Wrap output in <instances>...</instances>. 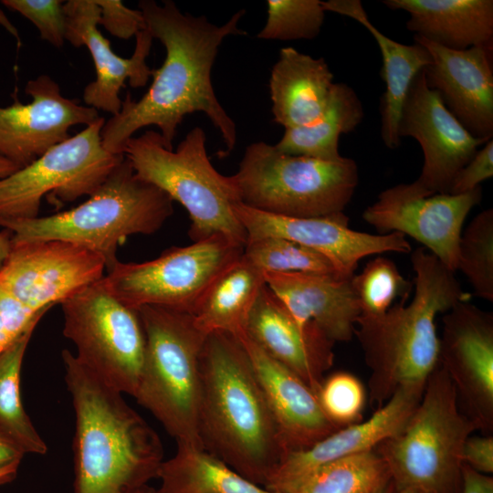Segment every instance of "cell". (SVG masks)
<instances>
[{
    "label": "cell",
    "instance_id": "obj_28",
    "mask_svg": "<svg viewBox=\"0 0 493 493\" xmlns=\"http://www.w3.org/2000/svg\"><path fill=\"white\" fill-rule=\"evenodd\" d=\"M265 285L263 271L243 254L207 289L194 314L197 326L206 334L223 331L236 336L245 331Z\"/></svg>",
    "mask_w": 493,
    "mask_h": 493
},
{
    "label": "cell",
    "instance_id": "obj_19",
    "mask_svg": "<svg viewBox=\"0 0 493 493\" xmlns=\"http://www.w3.org/2000/svg\"><path fill=\"white\" fill-rule=\"evenodd\" d=\"M425 386H402L364 422L341 427L309 448L288 453L264 488L290 493L324 466L374 450L403 429L418 405Z\"/></svg>",
    "mask_w": 493,
    "mask_h": 493
},
{
    "label": "cell",
    "instance_id": "obj_12",
    "mask_svg": "<svg viewBox=\"0 0 493 493\" xmlns=\"http://www.w3.org/2000/svg\"><path fill=\"white\" fill-rule=\"evenodd\" d=\"M104 123L100 117L29 165L0 179V224L37 217L41 200L48 194L60 203L92 195L125 157L103 147Z\"/></svg>",
    "mask_w": 493,
    "mask_h": 493
},
{
    "label": "cell",
    "instance_id": "obj_18",
    "mask_svg": "<svg viewBox=\"0 0 493 493\" xmlns=\"http://www.w3.org/2000/svg\"><path fill=\"white\" fill-rule=\"evenodd\" d=\"M25 93L31 102L23 104L15 94L13 104L0 107V157L19 169L68 140L71 127L88 126L100 117L96 109L63 96L48 75L28 80Z\"/></svg>",
    "mask_w": 493,
    "mask_h": 493
},
{
    "label": "cell",
    "instance_id": "obj_20",
    "mask_svg": "<svg viewBox=\"0 0 493 493\" xmlns=\"http://www.w3.org/2000/svg\"><path fill=\"white\" fill-rule=\"evenodd\" d=\"M431 62L424 68L426 85L475 138H493V47L449 49L418 36Z\"/></svg>",
    "mask_w": 493,
    "mask_h": 493
},
{
    "label": "cell",
    "instance_id": "obj_36",
    "mask_svg": "<svg viewBox=\"0 0 493 493\" xmlns=\"http://www.w3.org/2000/svg\"><path fill=\"white\" fill-rule=\"evenodd\" d=\"M351 283L361 308V315L380 316L398 297L409 298L412 284L404 279L390 258L377 257L369 261Z\"/></svg>",
    "mask_w": 493,
    "mask_h": 493
},
{
    "label": "cell",
    "instance_id": "obj_35",
    "mask_svg": "<svg viewBox=\"0 0 493 493\" xmlns=\"http://www.w3.org/2000/svg\"><path fill=\"white\" fill-rule=\"evenodd\" d=\"M267 20L257 37L263 40L294 41L317 37L325 19L320 0H268Z\"/></svg>",
    "mask_w": 493,
    "mask_h": 493
},
{
    "label": "cell",
    "instance_id": "obj_3",
    "mask_svg": "<svg viewBox=\"0 0 493 493\" xmlns=\"http://www.w3.org/2000/svg\"><path fill=\"white\" fill-rule=\"evenodd\" d=\"M62 359L75 412L74 493H131L158 477L157 433L76 355L64 350Z\"/></svg>",
    "mask_w": 493,
    "mask_h": 493
},
{
    "label": "cell",
    "instance_id": "obj_33",
    "mask_svg": "<svg viewBox=\"0 0 493 493\" xmlns=\"http://www.w3.org/2000/svg\"><path fill=\"white\" fill-rule=\"evenodd\" d=\"M243 254L263 273L339 275L333 264L325 256L283 237L265 236L249 240L245 245Z\"/></svg>",
    "mask_w": 493,
    "mask_h": 493
},
{
    "label": "cell",
    "instance_id": "obj_11",
    "mask_svg": "<svg viewBox=\"0 0 493 493\" xmlns=\"http://www.w3.org/2000/svg\"><path fill=\"white\" fill-rule=\"evenodd\" d=\"M60 304L63 334L75 344L76 357L105 383L134 397L146 347L138 310L121 302L100 280Z\"/></svg>",
    "mask_w": 493,
    "mask_h": 493
},
{
    "label": "cell",
    "instance_id": "obj_17",
    "mask_svg": "<svg viewBox=\"0 0 493 493\" xmlns=\"http://www.w3.org/2000/svg\"><path fill=\"white\" fill-rule=\"evenodd\" d=\"M234 212L246 230V242L265 236L292 240L325 256L342 277H352L359 261L367 256L412 250L402 233L372 235L351 229L343 212L297 218L264 213L241 203L234 205Z\"/></svg>",
    "mask_w": 493,
    "mask_h": 493
},
{
    "label": "cell",
    "instance_id": "obj_34",
    "mask_svg": "<svg viewBox=\"0 0 493 493\" xmlns=\"http://www.w3.org/2000/svg\"><path fill=\"white\" fill-rule=\"evenodd\" d=\"M457 269L468 278L477 297L493 301V209L469 223L458 245Z\"/></svg>",
    "mask_w": 493,
    "mask_h": 493
},
{
    "label": "cell",
    "instance_id": "obj_40",
    "mask_svg": "<svg viewBox=\"0 0 493 493\" xmlns=\"http://www.w3.org/2000/svg\"><path fill=\"white\" fill-rule=\"evenodd\" d=\"M100 9V25L114 37L130 39L145 29L142 12L124 5L120 0H94Z\"/></svg>",
    "mask_w": 493,
    "mask_h": 493
},
{
    "label": "cell",
    "instance_id": "obj_32",
    "mask_svg": "<svg viewBox=\"0 0 493 493\" xmlns=\"http://www.w3.org/2000/svg\"><path fill=\"white\" fill-rule=\"evenodd\" d=\"M390 478L385 463L372 450L324 466L290 493H372Z\"/></svg>",
    "mask_w": 493,
    "mask_h": 493
},
{
    "label": "cell",
    "instance_id": "obj_27",
    "mask_svg": "<svg viewBox=\"0 0 493 493\" xmlns=\"http://www.w3.org/2000/svg\"><path fill=\"white\" fill-rule=\"evenodd\" d=\"M409 15L406 28L449 49L493 47L492 0H383Z\"/></svg>",
    "mask_w": 493,
    "mask_h": 493
},
{
    "label": "cell",
    "instance_id": "obj_31",
    "mask_svg": "<svg viewBox=\"0 0 493 493\" xmlns=\"http://www.w3.org/2000/svg\"><path fill=\"white\" fill-rule=\"evenodd\" d=\"M35 328L0 353V431L25 454L45 455L47 446L26 413L20 393L22 363Z\"/></svg>",
    "mask_w": 493,
    "mask_h": 493
},
{
    "label": "cell",
    "instance_id": "obj_15",
    "mask_svg": "<svg viewBox=\"0 0 493 493\" xmlns=\"http://www.w3.org/2000/svg\"><path fill=\"white\" fill-rule=\"evenodd\" d=\"M439 364L448 374L459 407L489 435L493 430V314L459 301L443 317Z\"/></svg>",
    "mask_w": 493,
    "mask_h": 493
},
{
    "label": "cell",
    "instance_id": "obj_23",
    "mask_svg": "<svg viewBox=\"0 0 493 493\" xmlns=\"http://www.w3.org/2000/svg\"><path fill=\"white\" fill-rule=\"evenodd\" d=\"M245 331L266 353L299 376L318 396L323 372L333 362L334 342L314 323L301 326L267 284L249 314Z\"/></svg>",
    "mask_w": 493,
    "mask_h": 493
},
{
    "label": "cell",
    "instance_id": "obj_22",
    "mask_svg": "<svg viewBox=\"0 0 493 493\" xmlns=\"http://www.w3.org/2000/svg\"><path fill=\"white\" fill-rule=\"evenodd\" d=\"M246 350L287 454L310 447L341 427L324 414L317 394L290 369L266 353L246 331Z\"/></svg>",
    "mask_w": 493,
    "mask_h": 493
},
{
    "label": "cell",
    "instance_id": "obj_29",
    "mask_svg": "<svg viewBox=\"0 0 493 493\" xmlns=\"http://www.w3.org/2000/svg\"><path fill=\"white\" fill-rule=\"evenodd\" d=\"M363 117V106L355 90L346 83H334L321 116L309 125L285 129L275 147L287 154L337 161L342 157L340 136L354 131Z\"/></svg>",
    "mask_w": 493,
    "mask_h": 493
},
{
    "label": "cell",
    "instance_id": "obj_8",
    "mask_svg": "<svg viewBox=\"0 0 493 493\" xmlns=\"http://www.w3.org/2000/svg\"><path fill=\"white\" fill-rule=\"evenodd\" d=\"M475 430L459 407L448 374L438 363L405 425L374 451L385 463L396 491L454 493L461 480L463 446Z\"/></svg>",
    "mask_w": 493,
    "mask_h": 493
},
{
    "label": "cell",
    "instance_id": "obj_49",
    "mask_svg": "<svg viewBox=\"0 0 493 493\" xmlns=\"http://www.w3.org/2000/svg\"><path fill=\"white\" fill-rule=\"evenodd\" d=\"M396 488L392 481V479H388L384 483H383L381 486H379L375 490H373L372 493H396Z\"/></svg>",
    "mask_w": 493,
    "mask_h": 493
},
{
    "label": "cell",
    "instance_id": "obj_13",
    "mask_svg": "<svg viewBox=\"0 0 493 493\" xmlns=\"http://www.w3.org/2000/svg\"><path fill=\"white\" fill-rule=\"evenodd\" d=\"M99 254L60 240L11 242L0 266V288L32 312H47L103 278Z\"/></svg>",
    "mask_w": 493,
    "mask_h": 493
},
{
    "label": "cell",
    "instance_id": "obj_51",
    "mask_svg": "<svg viewBox=\"0 0 493 493\" xmlns=\"http://www.w3.org/2000/svg\"><path fill=\"white\" fill-rule=\"evenodd\" d=\"M396 493H429L421 489L417 488H404L398 490Z\"/></svg>",
    "mask_w": 493,
    "mask_h": 493
},
{
    "label": "cell",
    "instance_id": "obj_4",
    "mask_svg": "<svg viewBox=\"0 0 493 493\" xmlns=\"http://www.w3.org/2000/svg\"><path fill=\"white\" fill-rule=\"evenodd\" d=\"M414 294L380 316L360 315L354 335L370 369L372 404L382 406L402 386L425 384L439 363L435 319L459 301L469 300L455 272L425 247L411 254Z\"/></svg>",
    "mask_w": 493,
    "mask_h": 493
},
{
    "label": "cell",
    "instance_id": "obj_44",
    "mask_svg": "<svg viewBox=\"0 0 493 493\" xmlns=\"http://www.w3.org/2000/svg\"><path fill=\"white\" fill-rule=\"evenodd\" d=\"M25 453L0 431V469L20 465Z\"/></svg>",
    "mask_w": 493,
    "mask_h": 493
},
{
    "label": "cell",
    "instance_id": "obj_47",
    "mask_svg": "<svg viewBox=\"0 0 493 493\" xmlns=\"http://www.w3.org/2000/svg\"><path fill=\"white\" fill-rule=\"evenodd\" d=\"M17 170H19V168L16 164L0 157V179L7 177Z\"/></svg>",
    "mask_w": 493,
    "mask_h": 493
},
{
    "label": "cell",
    "instance_id": "obj_5",
    "mask_svg": "<svg viewBox=\"0 0 493 493\" xmlns=\"http://www.w3.org/2000/svg\"><path fill=\"white\" fill-rule=\"evenodd\" d=\"M173 213V201L140 178L124 159L79 205L51 215L5 221L11 242L60 240L103 257L107 272L119 261L118 246L132 235L157 232Z\"/></svg>",
    "mask_w": 493,
    "mask_h": 493
},
{
    "label": "cell",
    "instance_id": "obj_50",
    "mask_svg": "<svg viewBox=\"0 0 493 493\" xmlns=\"http://www.w3.org/2000/svg\"><path fill=\"white\" fill-rule=\"evenodd\" d=\"M131 493H158V491L154 488L145 485Z\"/></svg>",
    "mask_w": 493,
    "mask_h": 493
},
{
    "label": "cell",
    "instance_id": "obj_2",
    "mask_svg": "<svg viewBox=\"0 0 493 493\" xmlns=\"http://www.w3.org/2000/svg\"><path fill=\"white\" fill-rule=\"evenodd\" d=\"M199 364L204 449L264 488L287 450L246 350L236 336L214 331Z\"/></svg>",
    "mask_w": 493,
    "mask_h": 493
},
{
    "label": "cell",
    "instance_id": "obj_45",
    "mask_svg": "<svg viewBox=\"0 0 493 493\" xmlns=\"http://www.w3.org/2000/svg\"><path fill=\"white\" fill-rule=\"evenodd\" d=\"M11 233L4 229L0 232V266L5 259L10 249Z\"/></svg>",
    "mask_w": 493,
    "mask_h": 493
},
{
    "label": "cell",
    "instance_id": "obj_7",
    "mask_svg": "<svg viewBox=\"0 0 493 493\" xmlns=\"http://www.w3.org/2000/svg\"><path fill=\"white\" fill-rule=\"evenodd\" d=\"M138 310L145 356L137 402L177 445L203 448L198 430L200 354L208 334L193 314L157 306Z\"/></svg>",
    "mask_w": 493,
    "mask_h": 493
},
{
    "label": "cell",
    "instance_id": "obj_1",
    "mask_svg": "<svg viewBox=\"0 0 493 493\" xmlns=\"http://www.w3.org/2000/svg\"><path fill=\"white\" fill-rule=\"evenodd\" d=\"M138 6L145 28L163 45L165 58L152 69L147 92L138 100L127 92L119 114L105 121L100 132L103 147L121 154L137 131L152 125L159 128L166 147L173 149L184 118L203 112L221 133L226 147L221 156L229 154L236 143V127L215 93L211 72L225 38L246 34L238 27L246 11L238 10L218 26L205 16L183 13L170 0H142Z\"/></svg>",
    "mask_w": 493,
    "mask_h": 493
},
{
    "label": "cell",
    "instance_id": "obj_14",
    "mask_svg": "<svg viewBox=\"0 0 493 493\" xmlns=\"http://www.w3.org/2000/svg\"><path fill=\"white\" fill-rule=\"evenodd\" d=\"M481 199V186L461 194L425 197L412 183L400 184L381 192L362 218L381 235L399 232L413 237L455 272L463 224Z\"/></svg>",
    "mask_w": 493,
    "mask_h": 493
},
{
    "label": "cell",
    "instance_id": "obj_30",
    "mask_svg": "<svg viewBox=\"0 0 493 493\" xmlns=\"http://www.w3.org/2000/svg\"><path fill=\"white\" fill-rule=\"evenodd\" d=\"M158 493H278L257 486L203 448L177 445L162 463Z\"/></svg>",
    "mask_w": 493,
    "mask_h": 493
},
{
    "label": "cell",
    "instance_id": "obj_43",
    "mask_svg": "<svg viewBox=\"0 0 493 493\" xmlns=\"http://www.w3.org/2000/svg\"><path fill=\"white\" fill-rule=\"evenodd\" d=\"M462 493H493V478L463 464L461 468Z\"/></svg>",
    "mask_w": 493,
    "mask_h": 493
},
{
    "label": "cell",
    "instance_id": "obj_48",
    "mask_svg": "<svg viewBox=\"0 0 493 493\" xmlns=\"http://www.w3.org/2000/svg\"><path fill=\"white\" fill-rule=\"evenodd\" d=\"M0 26H4L13 37L19 39V34L14 25L8 20L5 14L0 8Z\"/></svg>",
    "mask_w": 493,
    "mask_h": 493
},
{
    "label": "cell",
    "instance_id": "obj_42",
    "mask_svg": "<svg viewBox=\"0 0 493 493\" xmlns=\"http://www.w3.org/2000/svg\"><path fill=\"white\" fill-rule=\"evenodd\" d=\"M463 464L482 474L493 472V436L470 435L462 450Z\"/></svg>",
    "mask_w": 493,
    "mask_h": 493
},
{
    "label": "cell",
    "instance_id": "obj_25",
    "mask_svg": "<svg viewBox=\"0 0 493 493\" xmlns=\"http://www.w3.org/2000/svg\"><path fill=\"white\" fill-rule=\"evenodd\" d=\"M321 4L325 12L355 20L375 39L382 56L380 77L385 84L379 107L381 137L386 147L395 150L401 144L398 124L404 99L415 76L431 62L430 53L417 42L402 44L382 33L370 21L360 0H329Z\"/></svg>",
    "mask_w": 493,
    "mask_h": 493
},
{
    "label": "cell",
    "instance_id": "obj_46",
    "mask_svg": "<svg viewBox=\"0 0 493 493\" xmlns=\"http://www.w3.org/2000/svg\"><path fill=\"white\" fill-rule=\"evenodd\" d=\"M19 465H13L0 469V485L11 482L17 474Z\"/></svg>",
    "mask_w": 493,
    "mask_h": 493
},
{
    "label": "cell",
    "instance_id": "obj_10",
    "mask_svg": "<svg viewBox=\"0 0 493 493\" xmlns=\"http://www.w3.org/2000/svg\"><path fill=\"white\" fill-rule=\"evenodd\" d=\"M244 247L213 235L170 247L149 261H118L100 281L131 309L157 306L194 315L209 287L243 255Z\"/></svg>",
    "mask_w": 493,
    "mask_h": 493
},
{
    "label": "cell",
    "instance_id": "obj_6",
    "mask_svg": "<svg viewBox=\"0 0 493 493\" xmlns=\"http://www.w3.org/2000/svg\"><path fill=\"white\" fill-rule=\"evenodd\" d=\"M123 153L140 178L185 208L193 242L218 234L246 245V230L234 212L240 203L236 186L232 175L212 164L201 127H194L175 150L166 147L160 132L147 130L130 138Z\"/></svg>",
    "mask_w": 493,
    "mask_h": 493
},
{
    "label": "cell",
    "instance_id": "obj_39",
    "mask_svg": "<svg viewBox=\"0 0 493 493\" xmlns=\"http://www.w3.org/2000/svg\"><path fill=\"white\" fill-rule=\"evenodd\" d=\"M45 313L32 312L0 288V353L28 329L36 327Z\"/></svg>",
    "mask_w": 493,
    "mask_h": 493
},
{
    "label": "cell",
    "instance_id": "obj_9",
    "mask_svg": "<svg viewBox=\"0 0 493 493\" xmlns=\"http://www.w3.org/2000/svg\"><path fill=\"white\" fill-rule=\"evenodd\" d=\"M232 178L244 205L309 218L343 212L357 188L359 170L351 158L324 161L291 155L261 141L246 148Z\"/></svg>",
    "mask_w": 493,
    "mask_h": 493
},
{
    "label": "cell",
    "instance_id": "obj_24",
    "mask_svg": "<svg viewBox=\"0 0 493 493\" xmlns=\"http://www.w3.org/2000/svg\"><path fill=\"white\" fill-rule=\"evenodd\" d=\"M269 289L301 325L314 323L334 343L354 336L361 308L352 277L314 273H264Z\"/></svg>",
    "mask_w": 493,
    "mask_h": 493
},
{
    "label": "cell",
    "instance_id": "obj_38",
    "mask_svg": "<svg viewBox=\"0 0 493 493\" xmlns=\"http://www.w3.org/2000/svg\"><path fill=\"white\" fill-rule=\"evenodd\" d=\"M37 28L42 40L60 48L66 41V15L61 0H2Z\"/></svg>",
    "mask_w": 493,
    "mask_h": 493
},
{
    "label": "cell",
    "instance_id": "obj_21",
    "mask_svg": "<svg viewBox=\"0 0 493 493\" xmlns=\"http://www.w3.org/2000/svg\"><path fill=\"white\" fill-rule=\"evenodd\" d=\"M66 15V41L73 47H87L93 59L96 79L83 90L86 106L102 110L116 116L122 100L120 91L128 79L132 88L143 87L152 75L146 64L152 37L145 28L136 37L132 56L123 58L113 52L109 39L98 29L100 9L94 0H69L64 3Z\"/></svg>",
    "mask_w": 493,
    "mask_h": 493
},
{
    "label": "cell",
    "instance_id": "obj_16",
    "mask_svg": "<svg viewBox=\"0 0 493 493\" xmlns=\"http://www.w3.org/2000/svg\"><path fill=\"white\" fill-rule=\"evenodd\" d=\"M398 135L414 138L422 148V171L412 184L425 197L448 194L456 174L487 142L472 136L450 113L440 96L426 85L424 69L412 81L404 99Z\"/></svg>",
    "mask_w": 493,
    "mask_h": 493
},
{
    "label": "cell",
    "instance_id": "obj_37",
    "mask_svg": "<svg viewBox=\"0 0 493 493\" xmlns=\"http://www.w3.org/2000/svg\"><path fill=\"white\" fill-rule=\"evenodd\" d=\"M365 396V390L360 380L346 372L331 374L322 382L318 393L322 411L340 427L360 422Z\"/></svg>",
    "mask_w": 493,
    "mask_h": 493
},
{
    "label": "cell",
    "instance_id": "obj_41",
    "mask_svg": "<svg viewBox=\"0 0 493 493\" xmlns=\"http://www.w3.org/2000/svg\"><path fill=\"white\" fill-rule=\"evenodd\" d=\"M493 176V140H489L476 152L469 162L456 174L450 194H461L480 186Z\"/></svg>",
    "mask_w": 493,
    "mask_h": 493
},
{
    "label": "cell",
    "instance_id": "obj_26",
    "mask_svg": "<svg viewBox=\"0 0 493 493\" xmlns=\"http://www.w3.org/2000/svg\"><path fill=\"white\" fill-rule=\"evenodd\" d=\"M333 84L323 58L281 48L268 83L273 121L285 129L313 123L323 113Z\"/></svg>",
    "mask_w": 493,
    "mask_h": 493
}]
</instances>
